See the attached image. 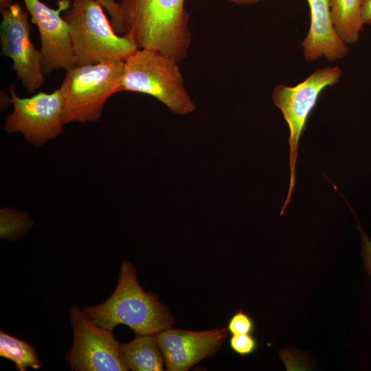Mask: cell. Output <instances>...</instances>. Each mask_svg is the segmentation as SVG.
I'll list each match as a JSON object with an SVG mask.
<instances>
[{
  "instance_id": "3957f363",
  "label": "cell",
  "mask_w": 371,
  "mask_h": 371,
  "mask_svg": "<svg viewBox=\"0 0 371 371\" xmlns=\"http://www.w3.org/2000/svg\"><path fill=\"white\" fill-rule=\"evenodd\" d=\"M103 8L96 0H73L63 14L76 65L113 59L124 61L139 49L130 36L115 31Z\"/></svg>"
},
{
  "instance_id": "d6986e66",
  "label": "cell",
  "mask_w": 371,
  "mask_h": 371,
  "mask_svg": "<svg viewBox=\"0 0 371 371\" xmlns=\"http://www.w3.org/2000/svg\"><path fill=\"white\" fill-rule=\"evenodd\" d=\"M107 10L111 16V23L115 31L120 34H124L123 18L120 3L115 0H96Z\"/></svg>"
},
{
  "instance_id": "5b68a950",
  "label": "cell",
  "mask_w": 371,
  "mask_h": 371,
  "mask_svg": "<svg viewBox=\"0 0 371 371\" xmlns=\"http://www.w3.org/2000/svg\"><path fill=\"white\" fill-rule=\"evenodd\" d=\"M123 67V60L113 59L67 70L59 88L64 99V124L98 120L106 101L119 92Z\"/></svg>"
},
{
  "instance_id": "4fadbf2b",
  "label": "cell",
  "mask_w": 371,
  "mask_h": 371,
  "mask_svg": "<svg viewBox=\"0 0 371 371\" xmlns=\"http://www.w3.org/2000/svg\"><path fill=\"white\" fill-rule=\"evenodd\" d=\"M122 358L133 371L164 370L165 360L156 335H137L126 344H120Z\"/></svg>"
},
{
  "instance_id": "ffe728a7",
  "label": "cell",
  "mask_w": 371,
  "mask_h": 371,
  "mask_svg": "<svg viewBox=\"0 0 371 371\" xmlns=\"http://www.w3.org/2000/svg\"><path fill=\"white\" fill-rule=\"evenodd\" d=\"M357 229L362 240V258L363 265L367 273L371 277V240L358 222Z\"/></svg>"
},
{
  "instance_id": "9c48e42d",
  "label": "cell",
  "mask_w": 371,
  "mask_h": 371,
  "mask_svg": "<svg viewBox=\"0 0 371 371\" xmlns=\"http://www.w3.org/2000/svg\"><path fill=\"white\" fill-rule=\"evenodd\" d=\"M1 12L2 54L12 60V69L24 89L34 93L43 85L45 74L42 54L31 40L29 13L17 3H12Z\"/></svg>"
},
{
  "instance_id": "5bb4252c",
  "label": "cell",
  "mask_w": 371,
  "mask_h": 371,
  "mask_svg": "<svg viewBox=\"0 0 371 371\" xmlns=\"http://www.w3.org/2000/svg\"><path fill=\"white\" fill-rule=\"evenodd\" d=\"M333 25L343 41L358 42L363 23L361 15V0H329Z\"/></svg>"
},
{
  "instance_id": "9a60e30c",
  "label": "cell",
  "mask_w": 371,
  "mask_h": 371,
  "mask_svg": "<svg viewBox=\"0 0 371 371\" xmlns=\"http://www.w3.org/2000/svg\"><path fill=\"white\" fill-rule=\"evenodd\" d=\"M0 356L12 361L19 371L28 368L37 370L42 366L34 346L3 330L0 331Z\"/></svg>"
},
{
  "instance_id": "6da1fadb",
  "label": "cell",
  "mask_w": 371,
  "mask_h": 371,
  "mask_svg": "<svg viewBox=\"0 0 371 371\" xmlns=\"http://www.w3.org/2000/svg\"><path fill=\"white\" fill-rule=\"evenodd\" d=\"M186 0H120L124 34L139 48L153 49L179 63L192 42Z\"/></svg>"
},
{
  "instance_id": "603a6c76",
  "label": "cell",
  "mask_w": 371,
  "mask_h": 371,
  "mask_svg": "<svg viewBox=\"0 0 371 371\" xmlns=\"http://www.w3.org/2000/svg\"><path fill=\"white\" fill-rule=\"evenodd\" d=\"M12 4L11 0H0V10L1 12Z\"/></svg>"
},
{
  "instance_id": "44dd1931",
  "label": "cell",
  "mask_w": 371,
  "mask_h": 371,
  "mask_svg": "<svg viewBox=\"0 0 371 371\" xmlns=\"http://www.w3.org/2000/svg\"><path fill=\"white\" fill-rule=\"evenodd\" d=\"M361 15L363 24H371V0H361Z\"/></svg>"
},
{
  "instance_id": "30bf717a",
  "label": "cell",
  "mask_w": 371,
  "mask_h": 371,
  "mask_svg": "<svg viewBox=\"0 0 371 371\" xmlns=\"http://www.w3.org/2000/svg\"><path fill=\"white\" fill-rule=\"evenodd\" d=\"M32 21L37 25L41 38L44 74L54 69L66 71L76 65L67 24L61 12L70 6V0H60L53 9L40 0H23Z\"/></svg>"
},
{
  "instance_id": "8992f818",
  "label": "cell",
  "mask_w": 371,
  "mask_h": 371,
  "mask_svg": "<svg viewBox=\"0 0 371 371\" xmlns=\"http://www.w3.org/2000/svg\"><path fill=\"white\" fill-rule=\"evenodd\" d=\"M341 74L342 70L338 66L317 68L304 81L295 86L278 85L273 90L271 97L273 103L282 111L289 129L290 183L281 215L291 199L296 183L295 167L299 142L308 117L322 91L327 87L337 84Z\"/></svg>"
},
{
  "instance_id": "277c9868",
  "label": "cell",
  "mask_w": 371,
  "mask_h": 371,
  "mask_svg": "<svg viewBox=\"0 0 371 371\" xmlns=\"http://www.w3.org/2000/svg\"><path fill=\"white\" fill-rule=\"evenodd\" d=\"M179 62L159 52L139 48L124 61L120 91L149 95L177 115L196 109L183 82Z\"/></svg>"
},
{
  "instance_id": "2e32d148",
  "label": "cell",
  "mask_w": 371,
  "mask_h": 371,
  "mask_svg": "<svg viewBox=\"0 0 371 371\" xmlns=\"http://www.w3.org/2000/svg\"><path fill=\"white\" fill-rule=\"evenodd\" d=\"M29 225L26 219L17 214L1 213V236L12 238L23 232Z\"/></svg>"
},
{
  "instance_id": "52a82bcc",
  "label": "cell",
  "mask_w": 371,
  "mask_h": 371,
  "mask_svg": "<svg viewBox=\"0 0 371 371\" xmlns=\"http://www.w3.org/2000/svg\"><path fill=\"white\" fill-rule=\"evenodd\" d=\"M74 331L72 347L66 355L71 370L75 371H127L120 353V344L113 330L93 323L78 306L69 311Z\"/></svg>"
},
{
  "instance_id": "7c38bea8",
  "label": "cell",
  "mask_w": 371,
  "mask_h": 371,
  "mask_svg": "<svg viewBox=\"0 0 371 371\" xmlns=\"http://www.w3.org/2000/svg\"><path fill=\"white\" fill-rule=\"evenodd\" d=\"M311 23L301 46L305 60L312 63L320 58L335 62L344 58L349 47L339 36L333 23L329 0H307Z\"/></svg>"
},
{
  "instance_id": "7a4b0ae2",
  "label": "cell",
  "mask_w": 371,
  "mask_h": 371,
  "mask_svg": "<svg viewBox=\"0 0 371 371\" xmlns=\"http://www.w3.org/2000/svg\"><path fill=\"white\" fill-rule=\"evenodd\" d=\"M95 324L113 330L119 324L130 327L135 335H157L172 327L174 320L158 297L145 292L139 285L136 270L124 261L117 285L103 303L82 309Z\"/></svg>"
},
{
  "instance_id": "7402d4cb",
  "label": "cell",
  "mask_w": 371,
  "mask_h": 371,
  "mask_svg": "<svg viewBox=\"0 0 371 371\" xmlns=\"http://www.w3.org/2000/svg\"><path fill=\"white\" fill-rule=\"evenodd\" d=\"M227 1H232L236 3H240V4H251V3H258L263 0H227Z\"/></svg>"
},
{
  "instance_id": "ac0fdd59",
  "label": "cell",
  "mask_w": 371,
  "mask_h": 371,
  "mask_svg": "<svg viewBox=\"0 0 371 371\" xmlns=\"http://www.w3.org/2000/svg\"><path fill=\"white\" fill-rule=\"evenodd\" d=\"M229 346L237 355L245 357L256 352L258 343L252 334H238L232 335Z\"/></svg>"
},
{
  "instance_id": "ba28073f",
  "label": "cell",
  "mask_w": 371,
  "mask_h": 371,
  "mask_svg": "<svg viewBox=\"0 0 371 371\" xmlns=\"http://www.w3.org/2000/svg\"><path fill=\"white\" fill-rule=\"evenodd\" d=\"M9 90L13 111L5 122L7 132L22 133L36 147L63 132L64 99L60 89L29 98L19 97L13 85Z\"/></svg>"
},
{
  "instance_id": "8fae6325",
  "label": "cell",
  "mask_w": 371,
  "mask_h": 371,
  "mask_svg": "<svg viewBox=\"0 0 371 371\" xmlns=\"http://www.w3.org/2000/svg\"><path fill=\"white\" fill-rule=\"evenodd\" d=\"M227 328L205 331L164 330L156 335L166 370L186 371L214 355L228 335Z\"/></svg>"
},
{
  "instance_id": "e0dca14e",
  "label": "cell",
  "mask_w": 371,
  "mask_h": 371,
  "mask_svg": "<svg viewBox=\"0 0 371 371\" xmlns=\"http://www.w3.org/2000/svg\"><path fill=\"white\" fill-rule=\"evenodd\" d=\"M227 328L232 335L252 334L255 330V323L249 314L239 310L230 317Z\"/></svg>"
}]
</instances>
